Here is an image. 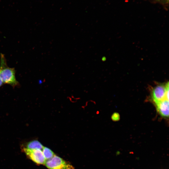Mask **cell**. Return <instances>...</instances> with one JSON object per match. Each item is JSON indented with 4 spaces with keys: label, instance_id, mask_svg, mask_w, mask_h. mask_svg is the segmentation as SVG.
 Wrapping results in <instances>:
<instances>
[{
    "label": "cell",
    "instance_id": "obj_1",
    "mask_svg": "<svg viewBox=\"0 0 169 169\" xmlns=\"http://www.w3.org/2000/svg\"><path fill=\"white\" fill-rule=\"evenodd\" d=\"M14 68L8 67L4 55L1 54L0 77L3 83L10 84L13 87L18 85L19 83L16 80Z\"/></svg>",
    "mask_w": 169,
    "mask_h": 169
},
{
    "label": "cell",
    "instance_id": "obj_2",
    "mask_svg": "<svg viewBox=\"0 0 169 169\" xmlns=\"http://www.w3.org/2000/svg\"><path fill=\"white\" fill-rule=\"evenodd\" d=\"M151 99L154 104L165 99L169 100V83L159 84L153 87L151 91Z\"/></svg>",
    "mask_w": 169,
    "mask_h": 169
},
{
    "label": "cell",
    "instance_id": "obj_3",
    "mask_svg": "<svg viewBox=\"0 0 169 169\" xmlns=\"http://www.w3.org/2000/svg\"><path fill=\"white\" fill-rule=\"evenodd\" d=\"M44 164L49 169H74L72 165L55 155L46 160Z\"/></svg>",
    "mask_w": 169,
    "mask_h": 169
},
{
    "label": "cell",
    "instance_id": "obj_4",
    "mask_svg": "<svg viewBox=\"0 0 169 169\" xmlns=\"http://www.w3.org/2000/svg\"><path fill=\"white\" fill-rule=\"evenodd\" d=\"M23 151L26 156L34 162L38 164H44L46 160L41 150H30L22 148Z\"/></svg>",
    "mask_w": 169,
    "mask_h": 169
},
{
    "label": "cell",
    "instance_id": "obj_5",
    "mask_svg": "<svg viewBox=\"0 0 169 169\" xmlns=\"http://www.w3.org/2000/svg\"><path fill=\"white\" fill-rule=\"evenodd\" d=\"M157 111L162 117L167 118L169 116V100L165 99L155 104Z\"/></svg>",
    "mask_w": 169,
    "mask_h": 169
},
{
    "label": "cell",
    "instance_id": "obj_6",
    "mask_svg": "<svg viewBox=\"0 0 169 169\" xmlns=\"http://www.w3.org/2000/svg\"><path fill=\"white\" fill-rule=\"evenodd\" d=\"M44 147L38 141L34 140L27 142L23 148L30 150L39 149L42 150Z\"/></svg>",
    "mask_w": 169,
    "mask_h": 169
},
{
    "label": "cell",
    "instance_id": "obj_7",
    "mask_svg": "<svg viewBox=\"0 0 169 169\" xmlns=\"http://www.w3.org/2000/svg\"><path fill=\"white\" fill-rule=\"evenodd\" d=\"M42 151L46 160L51 158L55 155L51 150L47 147H44Z\"/></svg>",
    "mask_w": 169,
    "mask_h": 169
},
{
    "label": "cell",
    "instance_id": "obj_8",
    "mask_svg": "<svg viewBox=\"0 0 169 169\" xmlns=\"http://www.w3.org/2000/svg\"><path fill=\"white\" fill-rule=\"evenodd\" d=\"M111 118L113 120H118L120 118L119 115L118 113H115L112 115Z\"/></svg>",
    "mask_w": 169,
    "mask_h": 169
},
{
    "label": "cell",
    "instance_id": "obj_9",
    "mask_svg": "<svg viewBox=\"0 0 169 169\" xmlns=\"http://www.w3.org/2000/svg\"><path fill=\"white\" fill-rule=\"evenodd\" d=\"M3 84V82L0 77V87H1Z\"/></svg>",
    "mask_w": 169,
    "mask_h": 169
}]
</instances>
